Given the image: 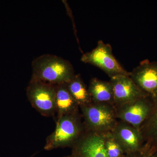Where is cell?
<instances>
[{
	"label": "cell",
	"instance_id": "cell-15",
	"mask_svg": "<svg viewBox=\"0 0 157 157\" xmlns=\"http://www.w3.org/2000/svg\"><path fill=\"white\" fill-rule=\"evenodd\" d=\"M104 144L105 150L108 157H126L122 149L112 132H108L104 133Z\"/></svg>",
	"mask_w": 157,
	"mask_h": 157
},
{
	"label": "cell",
	"instance_id": "cell-7",
	"mask_svg": "<svg viewBox=\"0 0 157 157\" xmlns=\"http://www.w3.org/2000/svg\"><path fill=\"white\" fill-rule=\"evenodd\" d=\"M130 77L138 87L153 102L157 100V62L141 61L131 72Z\"/></svg>",
	"mask_w": 157,
	"mask_h": 157
},
{
	"label": "cell",
	"instance_id": "cell-3",
	"mask_svg": "<svg viewBox=\"0 0 157 157\" xmlns=\"http://www.w3.org/2000/svg\"><path fill=\"white\" fill-rule=\"evenodd\" d=\"M86 130L99 134L111 132L117 124L115 107L111 104L95 103L79 107Z\"/></svg>",
	"mask_w": 157,
	"mask_h": 157
},
{
	"label": "cell",
	"instance_id": "cell-20",
	"mask_svg": "<svg viewBox=\"0 0 157 157\" xmlns=\"http://www.w3.org/2000/svg\"><path fill=\"white\" fill-rule=\"evenodd\" d=\"M126 157H127V155H126Z\"/></svg>",
	"mask_w": 157,
	"mask_h": 157
},
{
	"label": "cell",
	"instance_id": "cell-16",
	"mask_svg": "<svg viewBox=\"0 0 157 157\" xmlns=\"http://www.w3.org/2000/svg\"><path fill=\"white\" fill-rule=\"evenodd\" d=\"M140 157H157V154L150 152L140 151L139 153Z\"/></svg>",
	"mask_w": 157,
	"mask_h": 157
},
{
	"label": "cell",
	"instance_id": "cell-2",
	"mask_svg": "<svg viewBox=\"0 0 157 157\" xmlns=\"http://www.w3.org/2000/svg\"><path fill=\"white\" fill-rule=\"evenodd\" d=\"M86 131L82 116L79 112L63 116L57 120L55 130L46 138L44 149L72 148Z\"/></svg>",
	"mask_w": 157,
	"mask_h": 157
},
{
	"label": "cell",
	"instance_id": "cell-5",
	"mask_svg": "<svg viewBox=\"0 0 157 157\" xmlns=\"http://www.w3.org/2000/svg\"><path fill=\"white\" fill-rule=\"evenodd\" d=\"M32 106L41 115L52 116L56 110V85L31 78L26 90Z\"/></svg>",
	"mask_w": 157,
	"mask_h": 157
},
{
	"label": "cell",
	"instance_id": "cell-10",
	"mask_svg": "<svg viewBox=\"0 0 157 157\" xmlns=\"http://www.w3.org/2000/svg\"><path fill=\"white\" fill-rule=\"evenodd\" d=\"M110 82L112 85L115 107L147 96L130 76H115L110 78Z\"/></svg>",
	"mask_w": 157,
	"mask_h": 157
},
{
	"label": "cell",
	"instance_id": "cell-12",
	"mask_svg": "<svg viewBox=\"0 0 157 157\" xmlns=\"http://www.w3.org/2000/svg\"><path fill=\"white\" fill-rule=\"evenodd\" d=\"M57 120L65 115L79 112V107L67 88L66 83L56 85Z\"/></svg>",
	"mask_w": 157,
	"mask_h": 157
},
{
	"label": "cell",
	"instance_id": "cell-9",
	"mask_svg": "<svg viewBox=\"0 0 157 157\" xmlns=\"http://www.w3.org/2000/svg\"><path fill=\"white\" fill-rule=\"evenodd\" d=\"M72 148V155L76 157H108L103 134L86 131Z\"/></svg>",
	"mask_w": 157,
	"mask_h": 157
},
{
	"label": "cell",
	"instance_id": "cell-6",
	"mask_svg": "<svg viewBox=\"0 0 157 157\" xmlns=\"http://www.w3.org/2000/svg\"><path fill=\"white\" fill-rule=\"evenodd\" d=\"M153 105L150 98L142 97L115 107L117 118L139 129L150 114Z\"/></svg>",
	"mask_w": 157,
	"mask_h": 157
},
{
	"label": "cell",
	"instance_id": "cell-13",
	"mask_svg": "<svg viewBox=\"0 0 157 157\" xmlns=\"http://www.w3.org/2000/svg\"><path fill=\"white\" fill-rule=\"evenodd\" d=\"M88 90L92 102L111 104L114 106L111 82L93 78L90 81Z\"/></svg>",
	"mask_w": 157,
	"mask_h": 157
},
{
	"label": "cell",
	"instance_id": "cell-11",
	"mask_svg": "<svg viewBox=\"0 0 157 157\" xmlns=\"http://www.w3.org/2000/svg\"><path fill=\"white\" fill-rule=\"evenodd\" d=\"M143 140L140 151L157 154V100L150 114L139 128Z\"/></svg>",
	"mask_w": 157,
	"mask_h": 157
},
{
	"label": "cell",
	"instance_id": "cell-1",
	"mask_svg": "<svg viewBox=\"0 0 157 157\" xmlns=\"http://www.w3.org/2000/svg\"><path fill=\"white\" fill-rule=\"evenodd\" d=\"M32 64V79L53 85L67 83L75 75L70 62L53 55L40 56L34 59Z\"/></svg>",
	"mask_w": 157,
	"mask_h": 157
},
{
	"label": "cell",
	"instance_id": "cell-4",
	"mask_svg": "<svg viewBox=\"0 0 157 157\" xmlns=\"http://www.w3.org/2000/svg\"><path fill=\"white\" fill-rule=\"evenodd\" d=\"M81 61L99 68L110 78L118 76L131 75V72L125 70L113 56L111 45L102 40L98 41L95 48L83 54Z\"/></svg>",
	"mask_w": 157,
	"mask_h": 157
},
{
	"label": "cell",
	"instance_id": "cell-14",
	"mask_svg": "<svg viewBox=\"0 0 157 157\" xmlns=\"http://www.w3.org/2000/svg\"><path fill=\"white\" fill-rule=\"evenodd\" d=\"M66 84L70 94L79 107L92 102L88 88L85 84L80 74H75L73 78Z\"/></svg>",
	"mask_w": 157,
	"mask_h": 157
},
{
	"label": "cell",
	"instance_id": "cell-8",
	"mask_svg": "<svg viewBox=\"0 0 157 157\" xmlns=\"http://www.w3.org/2000/svg\"><path fill=\"white\" fill-rule=\"evenodd\" d=\"M111 132L126 155L136 154L141 151L143 140L139 129L118 120Z\"/></svg>",
	"mask_w": 157,
	"mask_h": 157
},
{
	"label": "cell",
	"instance_id": "cell-18",
	"mask_svg": "<svg viewBox=\"0 0 157 157\" xmlns=\"http://www.w3.org/2000/svg\"><path fill=\"white\" fill-rule=\"evenodd\" d=\"M64 157H76L75 156L73 155H71L68 156Z\"/></svg>",
	"mask_w": 157,
	"mask_h": 157
},
{
	"label": "cell",
	"instance_id": "cell-19",
	"mask_svg": "<svg viewBox=\"0 0 157 157\" xmlns=\"http://www.w3.org/2000/svg\"><path fill=\"white\" fill-rule=\"evenodd\" d=\"M36 154H34L33 155H32L30 156H29V157H34L35 156V155H36Z\"/></svg>",
	"mask_w": 157,
	"mask_h": 157
},
{
	"label": "cell",
	"instance_id": "cell-17",
	"mask_svg": "<svg viewBox=\"0 0 157 157\" xmlns=\"http://www.w3.org/2000/svg\"><path fill=\"white\" fill-rule=\"evenodd\" d=\"M127 157H140L139 153L136 154L130 155H127Z\"/></svg>",
	"mask_w": 157,
	"mask_h": 157
}]
</instances>
